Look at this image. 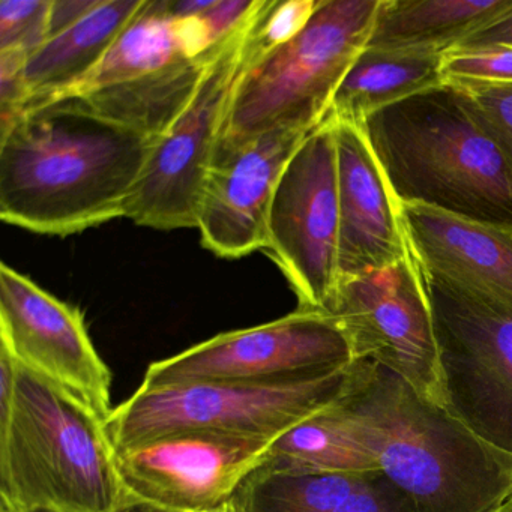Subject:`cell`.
<instances>
[{"label":"cell","mask_w":512,"mask_h":512,"mask_svg":"<svg viewBox=\"0 0 512 512\" xmlns=\"http://www.w3.org/2000/svg\"><path fill=\"white\" fill-rule=\"evenodd\" d=\"M154 145L73 98L25 110L0 127V217L55 236L125 218Z\"/></svg>","instance_id":"1"},{"label":"cell","mask_w":512,"mask_h":512,"mask_svg":"<svg viewBox=\"0 0 512 512\" xmlns=\"http://www.w3.org/2000/svg\"><path fill=\"white\" fill-rule=\"evenodd\" d=\"M338 406L379 472L415 512H488L512 490V454L389 368L358 359Z\"/></svg>","instance_id":"2"},{"label":"cell","mask_w":512,"mask_h":512,"mask_svg":"<svg viewBox=\"0 0 512 512\" xmlns=\"http://www.w3.org/2000/svg\"><path fill=\"white\" fill-rule=\"evenodd\" d=\"M125 499L106 419L17 364L0 422V512H116Z\"/></svg>","instance_id":"3"},{"label":"cell","mask_w":512,"mask_h":512,"mask_svg":"<svg viewBox=\"0 0 512 512\" xmlns=\"http://www.w3.org/2000/svg\"><path fill=\"white\" fill-rule=\"evenodd\" d=\"M361 127L398 202L512 227V164L451 86L392 104Z\"/></svg>","instance_id":"4"},{"label":"cell","mask_w":512,"mask_h":512,"mask_svg":"<svg viewBox=\"0 0 512 512\" xmlns=\"http://www.w3.org/2000/svg\"><path fill=\"white\" fill-rule=\"evenodd\" d=\"M380 4L320 0L298 37L263 56L253 49L218 146L241 145L281 128L311 133L319 127L353 62L367 49Z\"/></svg>","instance_id":"5"},{"label":"cell","mask_w":512,"mask_h":512,"mask_svg":"<svg viewBox=\"0 0 512 512\" xmlns=\"http://www.w3.org/2000/svg\"><path fill=\"white\" fill-rule=\"evenodd\" d=\"M350 365L298 380L140 386L112 410L107 431L116 452L181 431H215L274 442L340 398Z\"/></svg>","instance_id":"6"},{"label":"cell","mask_w":512,"mask_h":512,"mask_svg":"<svg viewBox=\"0 0 512 512\" xmlns=\"http://www.w3.org/2000/svg\"><path fill=\"white\" fill-rule=\"evenodd\" d=\"M274 0L218 44L205 76L184 112L155 140L125 218L158 230L197 229L200 202L217 154L236 86L250 64L257 32Z\"/></svg>","instance_id":"7"},{"label":"cell","mask_w":512,"mask_h":512,"mask_svg":"<svg viewBox=\"0 0 512 512\" xmlns=\"http://www.w3.org/2000/svg\"><path fill=\"white\" fill-rule=\"evenodd\" d=\"M425 280L446 409L485 442L512 454V307L433 275Z\"/></svg>","instance_id":"8"},{"label":"cell","mask_w":512,"mask_h":512,"mask_svg":"<svg viewBox=\"0 0 512 512\" xmlns=\"http://www.w3.org/2000/svg\"><path fill=\"white\" fill-rule=\"evenodd\" d=\"M326 313L343 329L355 361L389 368L446 407L430 292L413 251L386 268L340 278Z\"/></svg>","instance_id":"9"},{"label":"cell","mask_w":512,"mask_h":512,"mask_svg":"<svg viewBox=\"0 0 512 512\" xmlns=\"http://www.w3.org/2000/svg\"><path fill=\"white\" fill-rule=\"evenodd\" d=\"M340 205L334 124L326 118L287 163L268 218L265 250L298 296L326 313L340 283Z\"/></svg>","instance_id":"10"},{"label":"cell","mask_w":512,"mask_h":512,"mask_svg":"<svg viewBox=\"0 0 512 512\" xmlns=\"http://www.w3.org/2000/svg\"><path fill=\"white\" fill-rule=\"evenodd\" d=\"M352 362V347L337 320L323 311L298 308L274 322L224 332L154 362L140 386L307 379L341 370Z\"/></svg>","instance_id":"11"},{"label":"cell","mask_w":512,"mask_h":512,"mask_svg":"<svg viewBox=\"0 0 512 512\" xmlns=\"http://www.w3.org/2000/svg\"><path fill=\"white\" fill-rule=\"evenodd\" d=\"M272 442L181 431L116 452L127 496L178 512H212L235 497Z\"/></svg>","instance_id":"12"},{"label":"cell","mask_w":512,"mask_h":512,"mask_svg":"<svg viewBox=\"0 0 512 512\" xmlns=\"http://www.w3.org/2000/svg\"><path fill=\"white\" fill-rule=\"evenodd\" d=\"M0 347L109 418L112 373L89 337L82 311L7 263L0 265Z\"/></svg>","instance_id":"13"},{"label":"cell","mask_w":512,"mask_h":512,"mask_svg":"<svg viewBox=\"0 0 512 512\" xmlns=\"http://www.w3.org/2000/svg\"><path fill=\"white\" fill-rule=\"evenodd\" d=\"M308 134L281 128L241 145L218 146L197 220L206 250L223 259L265 250L275 190Z\"/></svg>","instance_id":"14"},{"label":"cell","mask_w":512,"mask_h":512,"mask_svg":"<svg viewBox=\"0 0 512 512\" xmlns=\"http://www.w3.org/2000/svg\"><path fill=\"white\" fill-rule=\"evenodd\" d=\"M331 121L337 143L338 265L343 278L394 265L412 248L401 203L361 125Z\"/></svg>","instance_id":"15"},{"label":"cell","mask_w":512,"mask_h":512,"mask_svg":"<svg viewBox=\"0 0 512 512\" xmlns=\"http://www.w3.org/2000/svg\"><path fill=\"white\" fill-rule=\"evenodd\" d=\"M401 214L425 274L512 307V227L422 203H401Z\"/></svg>","instance_id":"16"},{"label":"cell","mask_w":512,"mask_h":512,"mask_svg":"<svg viewBox=\"0 0 512 512\" xmlns=\"http://www.w3.org/2000/svg\"><path fill=\"white\" fill-rule=\"evenodd\" d=\"M233 502L238 512H415L380 472L310 473L260 466Z\"/></svg>","instance_id":"17"},{"label":"cell","mask_w":512,"mask_h":512,"mask_svg":"<svg viewBox=\"0 0 512 512\" xmlns=\"http://www.w3.org/2000/svg\"><path fill=\"white\" fill-rule=\"evenodd\" d=\"M212 49L200 17L175 19L167 13L166 0H145L103 61L85 79L47 103L137 82Z\"/></svg>","instance_id":"18"},{"label":"cell","mask_w":512,"mask_h":512,"mask_svg":"<svg viewBox=\"0 0 512 512\" xmlns=\"http://www.w3.org/2000/svg\"><path fill=\"white\" fill-rule=\"evenodd\" d=\"M145 0H98L97 7L29 58L25 110L47 103L85 79L137 16Z\"/></svg>","instance_id":"19"},{"label":"cell","mask_w":512,"mask_h":512,"mask_svg":"<svg viewBox=\"0 0 512 512\" xmlns=\"http://www.w3.org/2000/svg\"><path fill=\"white\" fill-rule=\"evenodd\" d=\"M511 5L512 0H382L367 47L442 56Z\"/></svg>","instance_id":"20"},{"label":"cell","mask_w":512,"mask_h":512,"mask_svg":"<svg viewBox=\"0 0 512 512\" xmlns=\"http://www.w3.org/2000/svg\"><path fill=\"white\" fill-rule=\"evenodd\" d=\"M215 50L217 46L200 58L178 62L137 82L98 89L73 100L101 118L158 140L193 100Z\"/></svg>","instance_id":"21"},{"label":"cell","mask_w":512,"mask_h":512,"mask_svg":"<svg viewBox=\"0 0 512 512\" xmlns=\"http://www.w3.org/2000/svg\"><path fill=\"white\" fill-rule=\"evenodd\" d=\"M442 56L367 49L358 56L326 118L362 125L374 113L443 85Z\"/></svg>","instance_id":"22"},{"label":"cell","mask_w":512,"mask_h":512,"mask_svg":"<svg viewBox=\"0 0 512 512\" xmlns=\"http://www.w3.org/2000/svg\"><path fill=\"white\" fill-rule=\"evenodd\" d=\"M337 400L275 439L262 466L290 472H379Z\"/></svg>","instance_id":"23"},{"label":"cell","mask_w":512,"mask_h":512,"mask_svg":"<svg viewBox=\"0 0 512 512\" xmlns=\"http://www.w3.org/2000/svg\"><path fill=\"white\" fill-rule=\"evenodd\" d=\"M443 85L512 86V49L503 46L451 49L442 55Z\"/></svg>","instance_id":"24"},{"label":"cell","mask_w":512,"mask_h":512,"mask_svg":"<svg viewBox=\"0 0 512 512\" xmlns=\"http://www.w3.org/2000/svg\"><path fill=\"white\" fill-rule=\"evenodd\" d=\"M485 136L512 164V86H451Z\"/></svg>","instance_id":"25"},{"label":"cell","mask_w":512,"mask_h":512,"mask_svg":"<svg viewBox=\"0 0 512 512\" xmlns=\"http://www.w3.org/2000/svg\"><path fill=\"white\" fill-rule=\"evenodd\" d=\"M53 0H2L0 52L22 53L26 58L49 40Z\"/></svg>","instance_id":"26"},{"label":"cell","mask_w":512,"mask_h":512,"mask_svg":"<svg viewBox=\"0 0 512 512\" xmlns=\"http://www.w3.org/2000/svg\"><path fill=\"white\" fill-rule=\"evenodd\" d=\"M319 5L320 0H274L257 32L256 56H263L298 37Z\"/></svg>","instance_id":"27"},{"label":"cell","mask_w":512,"mask_h":512,"mask_svg":"<svg viewBox=\"0 0 512 512\" xmlns=\"http://www.w3.org/2000/svg\"><path fill=\"white\" fill-rule=\"evenodd\" d=\"M260 4L262 0H215V4L200 17L212 46H218L238 31Z\"/></svg>","instance_id":"28"},{"label":"cell","mask_w":512,"mask_h":512,"mask_svg":"<svg viewBox=\"0 0 512 512\" xmlns=\"http://www.w3.org/2000/svg\"><path fill=\"white\" fill-rule=\"evenodd\" d=\"M503 46L512 49V5L490 22L485 23L478 31L464 38L454 49L466 47Z\"/></svg>","instance_id":"29"},{"label":"cell","mask_w":512,"mask_h":512,"mask_svg":"<svg viewBox=\"0 0 512 512\" xmlns=\"http://www.w3.org/2000/svg\"><path fill=\"white\" fill-rule=\"evenodd\" d=\"M98 0H53L50 11L49 40L79 22L97 7Z\"/></svg>","instance_id":"30"},{"label":"cell","mask_w":512,"mask_h":512,"mask_svg":"<svg viewBox=\"0 0 512 512\" xmlns=\"http://www.w3.org/2000/svg\"><path fill=\"white\" fill-rule=\"evenodd\" d=\"M215 0H166L167 13L175 19L202 17Z\"/></svg>","instance_id":"31"},{"label":"cell","mask_w":512,"mask_h":512,"mask_svg":"<svg viewBox=\"0 0 512 512\" xmlns=\"http://www.w3.org/2000/svg\"><path fill=\"white\" fill-rule=\"evenodd\" d=\"M116 512H178L172 509L161 508V506L152 505V503L142 502V500L134 499L127 496L122 505L116 509Z\"/></svg>","instance_id":"32"},{"label":"cell","mask_w":512,"mask_h":512,"mask_svg":"<svg viewBox=\"0 0 512 512\" xmlns=\"http://www.w3.org/2000/svg\"><path fill=\"white\" fill-rule=\"evenodd\" d=\"M212 512H238V509H236L235 502H233L232 499L230 502H227L226 505H223L221 508L215 509V511Z\"/></svg>","instance_id":"33"},{"label":"cell","mask_w":512,"mask_h":512,"mask_svg":"<svg viewBox=\"0 0 512 512\" xmlns=\"http://www.w3.org/2000/svg\"><path fill=\"white\" fill-rule=\"evenodd\" d=\"M488 512H512V505H509V503H500L499 506H496V508L491 509V511Z\"/></svg>","instance_id":"34"},{"label":"cell","mask_w":512,"mask_h":512,"mask_svg":"<svg viewBox=\"0 0 512 512\" xmlns=\"http://www.w3.org/2000/svg\"><path fill=\"white\" fill-rule=\"evenodd\" d=\"M29 512H56L52 511V509H32V511Z\"/></svg>","instance_id":"35"},{"label":"cell","mask_w":512,"mask_h":512,"mask_svg":"<svg viewBox=\"0 0 512 512\" xmlns=\"http://www.w3.org/2000/svg\"><path fill=\"white\" fill-rule=\"evenodd\" d=\"M505 503H509V505H512V490L511 493H509V496L506 497Z\"/></svg>","instance_id":"36"}]
</instances>
